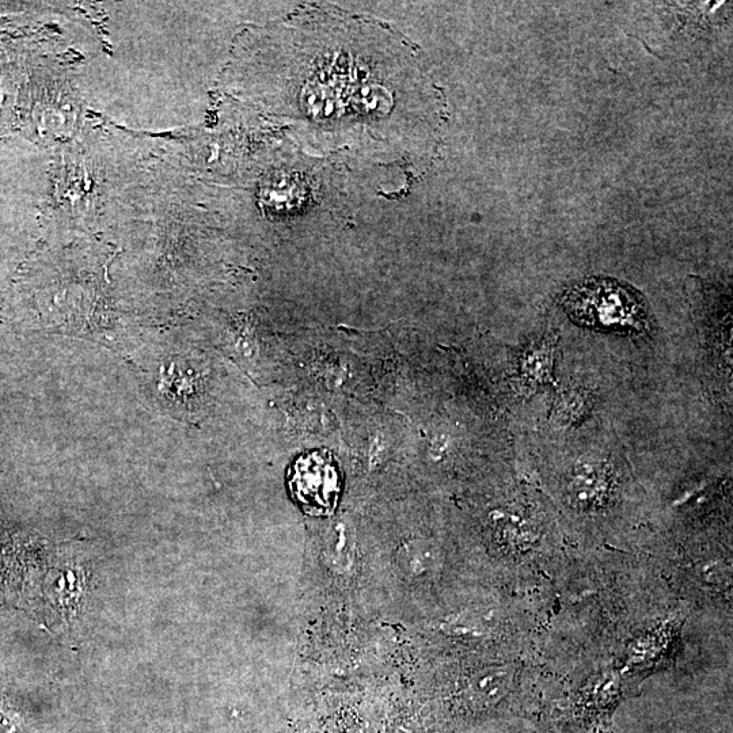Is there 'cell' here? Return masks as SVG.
I'll use <instances>...</instances> for the list:
<instances>
[{
	"instance_id": "1",
	"label": "cell",
	"mask_w": 733,
	"mask_h": 733,
	"mask_svg": "<svg viewBox=\"0 0 733 733\" xmlns=\"http://www.w3.org/2000/svg\"><path fill=\"white\" fill-rule=\"evenodd\" d=\"M573 318L600 328H636L644 322V306L628 288L595 280L569 291L564 300Z\"/></svg>"
},
{
	"instance_id": "2",
	"label": "cell",
	"mask_w": 733,
	"mask_h": 733,
	"mask_svg": "<svg viewBox=\"0 0 733 733\" xmlns=\"http://www.w3.org/2000/svg\"><path fill=\"white\" fill-rule=\"evenodd\" d=\"M290 491L307 514H332L341 491L340 473L333 458L322 451L300 457L292 467Z\"/></svg>"
},
{
	"instance_id": "3",
	"label": "cell",
	"mask_w": 733,
	"mask_h": 733,
	"mask_svg": "<svg viewBox=\"0 0 733 733\" xmlns=\"http://www.w3.org/2000/svg\"><path fill=\"white\" fill-rule=\"evenodd\" d=\"M610 489L611 481L607 467L596 462H586L573 469L565 495L577 510L591 511L606 504Z\"/></svg>"
},
{
	"instance_id": "4",
	"label": "cell",
	"mask_w": 733,
	"mask_h": 733,
	"mask_svg": "<svg viewBox=\"0 0 733 733\" xmlns=\"http://www.w3.org/2000/svg\"><path fill=\"white\" fill-rule=\"evenodd\" d=\"M442 562L434 546L427 542H410L398 550L394 564L405 579L424 581L438 575Z\"/></svg>"
},
{
	"instance_id": "5",
	"label": "cell",
	"mask_w": 733,
	"mask_h": 733,
	"mask_svg": "<svg viewBox=\"0 0 733 733\" xmlns=\"http://www.w3.org/2000/svg\"><path fill=\"white\" fill-rule=\"evenodd\" d=\"M529 360L526 363V370L534 378H545L549 374L550 368H552L553 352L549 347H543L538 349L534 353H531ZM531 377V378H533Z\"/></svg>"
},
{
	"instance_id": "6",
	"label": "cell",
	"mask_w": 733,
	"mask_h": 733,
	"mask_svg": "<svg viewBox=\"0 0 733 733\" xmlns=\"http://www.w3.org/2000/svg\"><path fill=\"white\" fill-rule=\"evenodd\" d=\"M18 725L9 714L0 710V733H17Z\"/></svg>"
},
{
	"instance_id": "7",
	"label": "cell",
	"mask_w": 733,
	"mask_h": 733,
	"mask_svg": "<svg viewBox=\"0 0 733 733\" xmlns=\"http://www.w3.org/2000/svg\"><path fill=\"white\" fill-rule=\"evenodd\" d=\"M575 733H610L609 731H606V729L603 728H595V729H588V731H580Z\"/></svg>"
}]
</instances>
